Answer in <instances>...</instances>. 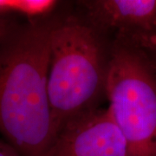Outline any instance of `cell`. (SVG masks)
Returning a JSON list of instances; mask_svg holds the SVG:
<instances>
[{"instance_id": "cell-3", "label": "cell", "mask_w": 156, "mask_h": 156, "mask_svg": "<svg viewBox=\"0 0 156 156\" xmlns=\"http://www.w3.org/2000/svg\"><path fill=\"white\" fill-rule=\"evenodd\" d=\"M108 107L128 147V156H156V73L139 46L113 39Z\"/></svg>"}, {"instance_id": "cell-2", "label": "cell", "mask_w": 156, "mask_h": 156, "mask_svg": "<svg viewBox=\"0 0 156 156\" xmlns=\"http://www.w3.org/2000/svg\"><path fill=\"white\" fill-rule=\"evenodd\" d=\"M113 39L64 4L50 37L48 95L53 139L68 122L107 100Z\"/></svg>"}, {"instance_id": "cell-6", "label": "cell", "mask_w": 156, "mask_h": 156, "mask_svg": "<svg viewBox=\"0 0 156 156\" xmlns=\"http://www.w3.org/2000/svg\"><path fill=\"white\" fill-rule=\"evenodd\" d=\"M63 5L57 0H0V16L37 21L54 16Z\"/></svg>"}, {"instance_id": "cell-5", "label": "cell", "mask_w": 156, "mask_h": 156, "mask_svg": "<svg viewBox=\"0 0 156 156\" xmlns=\"http://www.w3.org/2000/svg\"><path fill=\"white\" fill-rule=\"evenodd\" d=\"M73 7L112 39L138 43L156 36V0H79Z\"/></svg>"}, {"instance_id": "cell-4", "label": "cell", "mask_w": 156, "mask_h": 156, "mask_svg": "<svg viewBox=\"0 0 156 156\" xmlns=\"http://www.w3.org/2000/svg\"><path fill=\"white\" fill-rule=\"evenodd\" d=\"M42 156H128V147L108 108L68 122Z\"/></svg>"}, {"instance_id": "cell-1", "label": "cell", "mask_w": 156, "mask_h": 156, "mask_svg": "<svg viewBox=\"0 0 156 156\" xmlns=\"http://www.w3.org/2000/svg\"><path fill=\"white\" fill-rule=\"evenodd\" d=\"M59 11L20 21L0 42V134L20 156H42L53 140L48 73Z\"/></svg>"}, {"instance_id": "cell-8", "label": "cell", "mask_w": 156, "mask_h": 156, "mask_svg": "<svg viewBox=\"0 0 156 156\" xmlns=\"http://www.w3.org/2000/svg\"><path fill=\"white\" fill-rule=\"evenodd\" d=\"M20 22L17 18L0 16V42Z\"/></svg>"}, {"instance_id": "cell-7", "label": "cell", "mask_w": 156, "mask_h": 156, "mask_svg": "<svg viewBox=\"0 0 156 156\" xmlns=\"http://www.w3.org/2000/svg\"><path fill=\"white\" fill-rule=\"evenodd\" d=\"M134 44L139 46L147 54L156 73V36Z\"/></svg>"}]
</instances>
